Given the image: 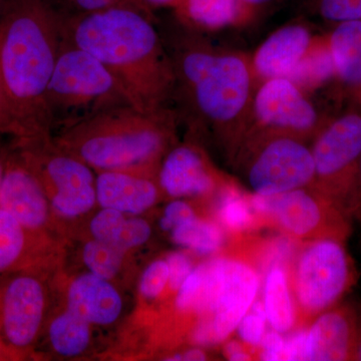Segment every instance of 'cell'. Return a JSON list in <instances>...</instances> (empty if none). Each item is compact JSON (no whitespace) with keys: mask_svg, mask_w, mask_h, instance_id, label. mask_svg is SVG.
I'll use <instances>...</instances> for the list:
<instances>
[{"mask_svg":"<svg viewBox=\"0 0 361 361\" xmlns=\"http://www.w3.org/2000/svg\"><path fill=\"white\" fill-rule=\"evenodd\" d=\"M225 343V342H224ZM224 355L228 360L246 361L253 360L248 346L242 341H230L224 344Z\"/></svg>","mask_w":361,"mask_h":361,"instance_id":"8d00e7d4","label":"cell"},{"mask_svg":"<svg viewBox=\"0 0 361 361\" xmlns=\"http://www.w3.org/2000/svg\"><path fill=\"white\" fill-rule=\"evenodd\" d=\"M35 233L0 209V276L23 272L32 264Z\"/></svg>","mask_w":361,"mask_h":361,"instance_id":"cb8c5ba5","label":"cell"},{"mask_svg":"<svg viewBox=\"0 0 361 361\" xmlns=\"http://www.w3.org/2000/svg\"><path fill=\"white\" fill-rule=\"evenodd\" d=\"M326 39L334 80L351 106L361 109V20L338 23Z\"/></svg>","mask_w":361,"mask_h":361,"instance_id":"ac0fdd59","label":"cell"},{"mask_svg":"<svg viewBox=\"0 0 361 361\" xmlns=\"http://www.w3.org/2000/svg\"><path fill=\"white\" fill-rule=\"evenodd\" d=\"M63 23L44 0H6L0 16V77L26 137L51 128L47 92L63 44Z\"/></svg>","mask_w":361,"mask_h":361,"instance_id":"3957f363","label":"cell"},{"mask_svg":"<svg viewBox=\"0 0 361 361\" xmlns=\"http://www.w3.org/2000/svg\"><path fill=\"white\" fill-rule=\"evenodd\" d=\"M167 260H157L151 263L142 273L140 292L145 298L156 299L163 293L169 284Z\"/></svg>","mask_w":361,"mask_h":361,"instance_id":"f1b7e54d","label":"cell"},{"mask_svg":"<svg viewBox=\"0 0 361 361\" xmlns=\"http://www.w3.org/2000/svg\"><path fill=\"white\" fill-rule=\"evenodd\" d=\"M78 6L87 13H96L109 8L113 4L114 0H73Z\"/></svg>","mask_w":361,"mask_h":361,"instance_id":"f35d334b","label":"cell"},{"mask_svg":"<svg viewBox=\"0 0 361 361\" xmlns=\"http://www.w3.org/2000/svg\"><path fill=\"white\" fill-rule=\"evenodd\" d=\"M125 251L94 239L85 245L82 257L90 272L104 279L111 280L122 266Z\"/></svg>","mask_w":361,"mask_h":361,"instance_id":"83f0119b","label":"cell"},{"mask_svg":"<svg viewBox=\"0 0 361 361\" xmlns=\"http://www.w3.org/2000/svg\"><path fill=\"white\" fill-rule=\"evenodd\" d=\"M90 232L94 239L126 252L148 242L152 228L146 220L126 218L122 212L103 208L92 220Z\"/></svg>","mask_w":361,"mask_h":361,"instance_id":"7402d4cb","label":"cell"},{"mask_svg":"<svg viewBox=\"0 0 361 361\" xmlns=\"http://www.w3.org/2000/svg\"><path fill=\"white\" fill-rule=\"evenodd\" d=\"M320 13L337 23L361 20V0H322Z\"/></svg>","mask_w":361,"mask_h":361,"instance_id":"f546056e","label":"cell"},{"mask_svg":"<svg viewBox=\"0 0 361 361\" xmlns=\"http://www.w3.org/2000/svg\"><path fill=\"white\" fill-rule=\"evenodd\" d=\"M227 233L217 221L195 217L171 231V238L177 245L200 255H212L226 244Z\"/></svg>","mask_w":361,"mask_h":361,"instance_id":"d4e9b609","label":"cell"},{"mask_svg":"<svg viewBox=\"0 0 361 361\" xmlns=\"http://www.w3.org/2000/svg\"><path fill=\"white\" fill-rule=\"evenodd\" d=\"M177 116L169 106L152 111L113 106L68 125L65 142L102 171L153 167L174 137Z\"/></svg>","mask_w":361,"mask_h":361,"instance_id":"277c9868","label":"cell"},{"mask_svg":"<svg viewBox=\"0 0 361 361\" xmlns=\"http://www.w3.org/2000/svg\"><path fill=\"white\" fill-rule=\"evenodd\" d=\"M49 341L59 355L75 357L89 346L90 324L70 310L58 316L49 325Z\"/></svg>","mask_w":361,"mask_h":361,"instance_id":"484cf974","label":"cell"},{"mask_svg":"<svg viewBox=\"0 0 361 361\" xmlns=\"http://www.w3.org/2000/svg\"><path fill=\"white\" fill-rule=\"evenodd\" d=\"M122 308V298L110 280L90 272L71 285L68 310L90 324H111L118 319Z\"/></svg>","mask_w":361,"mask_h":361,"instance_id":"d6986e66","label":"cell"},{"mask_svg":"<svg viewBox=\"0 0 361 361\" xmlns=\"http://www.w3.org/2000/svg\"><path fill=\"white\" fill-rule=\"evenodd\" d=\"M170 54L174 99L193 127L211 130L232 161L248 132L256 90L250 58L180 33Z\"/></svg>","mask_w":361,"mask_h":361,"instance_id":"6da1fadb","label":"cell"},{"mask_svg":"<svg viewBox=\"0 0 361 361\" xmlns=\"http://www.w3.org/2000/svg\"><path fill=\"white\" fill-rule=\"evenodd\" d=\"M228 180L200 149L188 144L170 149L158 173L161 189L176 199L217 194Z\"/></svg>","mask_w":361,"mask_h":361,"instance_id":"5bb4252c","label":"cell"},{"mask_svg":"<svg viewBox=\"0 0 361 361\" xmlns=\"http://www.w3.org/2000/svg\"><path fill=\"white\" fill-rule=\"evenodd\" d=\"M194 313L199 316L191 338L199 346L224 343L257 299L261 274L236 252H227L194 267Z\"/></svg>","mask_w":361,"mask_h":361,"instance_id":"5b68a950","label":"cell"},{"mask_svg":"<svg viewBox=\"0 0 361 361\" xmlns=\"http://www.w3.org/2000/svg\"><path fill=\"white\" fill-rule=\"evenodd\" d=\"M4 1H6V0H0V16H1L2 8H4Z\"/></svg>","mask_w":361,"mask_h":361,"instance_id":"f6af8a7d","label":"cell"},{"mask_svg":"<svg viewBox=\"0 0 361 361\" xmlns=\"http://www.w3.org/2000/svg\"><path fill=\"white\" fill-rule=\"evenodd\" d=\"M361 342V306L344 298L307 326L306 360H355Z\"/></svg>","mask_w":361,"mask_h":361,"instance_id":"4fadbf2b","label":"cell"},{"mask_svg":"<svg viewBox=\"0 0 361 361\" xmlns=\"http://www.w3.org/2000/svg\"><path fill=\"white\" fill-rule=\"evenodd\" d=\"M329 120L288 78H272L256 87L248 132L261 130L310 141Z\"/></svg>","mask_w":361,"mask_h":361,"instance_id":"8fae6325","label":"cell"},{"mask_svg":"<svg viewBox=\"0 0 361 361\" xmlns=\"http://www.w3.org/2000/svg\"><path fill=\"white\" fill-rule=\"evenodd\" d=\"M20 156L42 186L52 192L51 203L59 215L75 218L89 212L97 201L96 179L90 166L71 154H39L27 137H16Z\"/></svg>","mask_w":361,"mask_h":361,"instance_id":"7c38bea8","label":"cell"},{"mask_svg":"<svg viewBox=\"0 0 361 361\" xmlns=\"http://www.w3.org/2000/svg\"><path fill=\"white\" fill-rule=\"evenodd\" d=\"M14 353L11 350L6 343H4V339L0 336V360H8L9 357H13Z\"/></svg>","mask_w":361,"mask_h":361,"instance_id":"ab89813d","label":"cell"},{"mask_svg":"<svg viewBox=\"0 0 361 361\" xmlns=\"http://www.w3.org/2000/svg\"><path fill=\"white\" fill-rule=\"evenodd\" d=\"M285 346V339L282 334L272 329L270 331H266L262 341H261L260 353H259V360L266 361L282 360Z\"/></svg>","mask_w":361,"mask_h":361,"instance_id":"d590c367","label":"cell"},{"mask_svg":"<svg viewBox=\"0 0 361 361\" xmlns=\"http://www.w3.org/2000/svg\"><path fill=\"white\" fill-rule=\"evenodd\" d=\"M288 78L304 92L322 87L334 78V63L326 37H315L307 54Z\"/></svg>","mask_w":361,"mask_h":361,"instance_id":"4316f807","label":"cell"},{"mask_svg":"<svg viewBox=\"0 0 361 361\" xmlns=\"http://www.w3.org/2000/svg\"><path fill=\"white\" fill-rule=\"evenodd\" d=\"M307 27L284 26L270 35L250 58L256 82L289 78L314 42Z\"/></svg>","mask_w":361,"mask_h":361,"instance_id":"2e32d148","label":"cell"},{"mask_svg":"<svg viewBox=\"0 0 361 361\" xmlns=\"http://www.w3.org/2000/svg\"><path fill=\"white\" fill-rule=\"evenodd\" d=\"M123 104L130 103L110 71L90 52L63 40L47 92L51 125L56 121L70 125Z\"/></svg>","mask_w":361,"mask_h":361,"instance_id":"8992f818","label":"cell"},{"mask_svg":"<svg viewBox=\"0 0 361 361\" xmlns=\"http://www.w3.org/2000/svg\"><path fill=\"white\" fill-rule=\"evenodd\" d=\"M169 265V288L177 292L183 282L189 276L190 273L194 269L191 259L186 254L180 252H175L170 254L167 258Z\"/></svg>","mask_w":361,"mask_h":361,"instance_id":"d6a6232c","label":"cell"},{"mask_svg":"<svg viewBox=\"0 0 361 361\" xmlns=\"http://www.w3.org/2000/svg\"><path fill=\"white\" fill-rule=\"evenodd\" d=\"M250 199L267 224L302 243L317 239L346 242L353 233L355 222L312 186L272 197L252 193Z\"/></svg>","mask_w":361,"mask_h":361,"instance_id":"30bf717a","label":"cell"},{"mask_svg":"<svg viewBox=\"0 0 361 361\" xmlns=\"http://www.w3.org/2000/svg\"><path fill=\"white\" fill-rule=\"evenodd\" d=\"M208 360V355L200 348L188 349L183 353H176L168 356L166 360L169 361H204Z\"/></svg>","mask_w":361,"mask_h":361,"instance_id":"74e56055","label":"cell"},{"mask_svg":"<svg viewBox=\"0 0 361 361\" xmlns=\"http://www.w3.org/2000/svg\"><path fill=\"white\" fill-rule=\"evenodd\" d=\"M267 319L249 310L236 329L239 338L250 348H258L266 334Z\"/></svg>","mask_w":361,"mask_h":361,"instance_id":"4dcf8cb0","label":"cell"},{"mask_svg":"<svg viewBox=\"0 0 361 361\" xmlns=\"http://www.w3.org/2000/svg\"><path fill=\"white\" fill-rule=\"evenodd\" d=\"M312 187L353 222L361 221V109L329 118L313 139Z\"/></svg>","mask_w":361,"mask_h":361,"instance_id":"52a82bcc","label":"cell"},{"mask_svg":"<svg viewBox=\"0 0 361 361\" xmlns=\"http://www.w3.org/2000/svg\"><path fill=\"white\" fill-rule=\"evenodd\" d=\"M195 217L197 215L191 205L184 200L176 199L166 207L159 225L163 231L171 232L178 226Z\"/></svg>","mask_w":361,"mask_h":361,"instance_id":"1f68e13d","label":"cell"},{"mask_svg":"<svg viewBox=\"0 0 361 361\" xmlns=\"http://www.w3.org/2000/svg\"><path fill=\"white\" fill-rule=\"evenodd\" d=\"M243 1L252 4V6H257L258 4H264V2L268 1V0H243Z\"/></svg>","mask_w":361,"mask_h":361,"instance_id":"7bdbcfd3","label":"cell"},{"mask_svg":"<svg viewBox=\"0 0 361 361\" xmlns=\"http://www.w3.org/2000/svg\"><path fill=\"white\" fill-rule=\"evenodd\" d=\"M232 161L259 196H277L314 182L311 147L292 135L249 130Z\"/></svg>","mask_w":361,"mask_h":361,"instance_id":"9c48e42d","label":"cell"},{"mask_svg":"<svg viewBox=\"0 0 361 361\" xmlns=\"http://www.w3.org/2000/svg\"><path fill=\"white\" fill-rule=\"evenodd\" d=\"M0 134L13 135L16 137H26L25 130L14 115L13 108L0 77Z\"/></svg>","mask_w":361,"mask_h":361,"instance_id":"836d02e7","label":"cell"},{"mask_svg":"<svg viewBox=\"0 0 361 361\" xmlns=\"http://www.w3.org/2000/svg\"><path fill=\"white\" fill-rule=\"evenodd\" d=\"M185 23L203 30H220L246 25L256 6L243 0H177Z\"/></svg>","mask_w":361,"mask_h":361,"instance_id":"ffe728a7","label":"cell"},{"mask_svg":"<svg viewBox=\"0 0 361 361\" xmlns=\"http://www.w3.org/2000/svg\"><path fill=\"white\" fill-rule=\"evenodd\" d=\"M127 170L102 171L96 179L97 201L103 208L141 214L155 205L159 188L151 178Z\"/></svg>","mask_w":361,"mask_h":361,"instance_id":"e0dca14e","label":"cell"},{"mask_svg":"<svg viewBox=\"0 0 361 361\" xmlns=\"http://www.w3.org/2000/svg\"><path fill=\"white\" fill-rule=\"evenodd\" d=\"M306 343H307V326L299 327L290 332L285 339L282 360H306Z\"/></svg>","mask_w":361,"mask_h":361,"instance_id":"e575fe53","label":"cell"},{"mask_svg":"<svg viewBox=\"0 0 361 361\" xmlns=\"http://www.w3.org/2000/svg\"><path fill=\"white\" fill-rule=\"evenodd\" d=\"M66 42L99 59L142 111L168 108L174 99L175 73L160 35L129 8L109 7L63 25Z\"/></svg>","mask_w":361,"mask_h":361,"instance_id":"7a4b0ae2","label":"cell"},{"mask_svg":"<svg viewBox=\"0 0 361 361\" xmlns=\"http://www.w3.org/2000/svg\"><path fill=\"white\" fill-rule=\"evenodd\" d=\"M0 209L33 232L39 231L49 219L44 188L21 156H7L0 184Z\"/></svg>","mask_w":361,"mask_h":361,"instance_id":"9a60e30c","label":"cell"},{"mask_svg":"<svg viewBox=\"0 0 361 361\" xmlns=\"http://www.w3.org/2000/svg\"><path fill=\"white\" fill-rule=\"evenodd\" d=\"M216 219L226 233L241 236L243 233L267 225L252 206L250 194H245L231 180L217 193Z\"/></svg>","mask_w":361,"mask_h":361,"instance_id":"603a6c76","label":"cell"},{"mask_svg":"<svg viewBox=\"0 0 361 361\" xmlns=\"http://www.w3.org/2000/svg\"><path fill=\"white\" fill-rule=\"evenodd\" d=\"M7 155L0 149V184H1L2 177L4 174V169H6Z\"/></svg>","mask_w":361,"mask_h":361,"instance_id":"60d3db41","label":"cell"},{"mask_svg":"<svg viewBox=\"0 0 361 361\" xmlns=\"http://www.w3.org/2000/svg\"><path fill=\"white\" fill-rule=\"evenodd\" d=\"M149 1L152 2V4H161V6H163V4H176L177 0H149Z\"/></svg>","mask_w":361,"mask_h":361,"instance_id":"b9f144b4","label":"cell"},{"mask_svg":"<svg viewBox=\"0 0 361 361\" xmlns=\"http://www.w3.org/2000/svg\"><path fill=\"white\" fill-rule=\"evenodd\" d=\"M355 360L361 361V342L358 346L357 351H356Z\"/></svg>","mask_w":361,"mask_h":361,"instance_id":"ee69618b","label":"cell"},{"mask_svg":"<svg viewBox=\"0 0 361 361\" xmlns=\"http://www.w3.org/2000/svg\"><path fill=\"white\" fill-rule=\"evenodd\" d=\"M262 300L272 329L285 334L298 329V314L286 268L274 266L266 272Z\"/></svg>","mask_w":361,"mask_h":361,"instance_id":"44dd1931","label":"cell"},{"mask_svg":"<svg viewBox=\"0 0 361 361\" xmlns=\"http://www.w3.org/2000/svg\"><path fill=\"white\" fill-rule=\"evenodd\" d=\"M336 239L303 242L290 265L289 280L299 327L345 298L358 279L357 268L345 247Z\"/></svg>","mask_w":361,"mask_h":361,"instance_id":"ba28073f","label":"cell"}]
</instances>
